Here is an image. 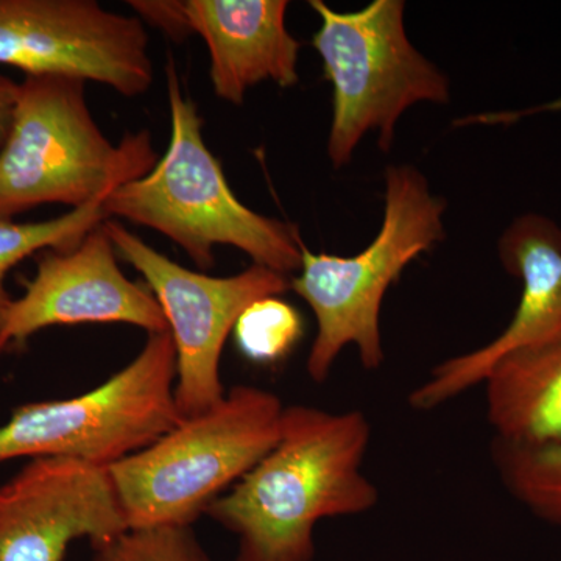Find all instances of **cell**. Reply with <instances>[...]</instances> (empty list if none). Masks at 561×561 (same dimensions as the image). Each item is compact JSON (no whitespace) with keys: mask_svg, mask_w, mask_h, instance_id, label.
Segmentation results:
<instances>
[{"mask_svg":"<svg viewBox=\"0 0 561 561\" xmlns=\"http://www.w3.org/2000/svg\"><path fill=\"white\" fill-rule=\"evenodd\" d=\"M128 5L139 14L140 21L161 28L172 39L183 41L190 36L181 0H131Z\"/></svg>","mask_w":561,"mask_h":561,"instance_id":"obj_19","label":"cell"},{"mask_svg":"<svg viewBox=\"0 0 561 561\" xmlns=\"http://www.w3.org/2000/svg\"><path fill=\"white\" fill-rule=\"evenodd\" d=\"M300 313L278 297L253 302L236 323L234 335L247 359L272 364L286 357L301 337Z\"/></svg>","mask_w":561,"mask_h":561,"instance_id":"obj_17","label":"cell"},{"mask_svg":"<svg viewBox=\"0 0 561 561\" xmlns=\"http://www.w3.org/2000/svg\"><path fill=\"white\" fill-rule=\"evenodd\" d=\"M87 81L69 76H25L9 138L0 149V219L43 205L83 208L158 162L150 131L113 144L84 94Z\"/></svg>","mask_w":561,"mask_h":561,"instance_id":"obj_3","label":"cell"},{"mask_svg":"<svg viewBox=\"0 0 561 561\" xmlns=\"http://www.w3.org/2000/svg\"><path fill=\"white\" fill-rule=\"evenodd\" d=\"M446 203L435 197L412 165H389L379 234L356 256L312 253L302 242L301 267L290 290L308 302L317 320L306 371L324 383L346 346H356L362 367L376 371L386 360L381 309L391 284L413 260L445 239Z\"/></svg>","mask_w":561,"mask_h":561,"instance_id":"obj_4","label":"cell"},{"mask_svg":"<svg viewBox=\"0 0 561 561\" xmlns=\"http://www.w3.org/2000/svg\"><path fill=\"white\" fill-rule=\"evenodd\" d=\"M103 202H92L49 220L0 219V341L14 300L5 287L11 268L33 254L46 250H70L79 245L92 228L108 219Z\"/></svg>","mask_w":561,"mask_h":561,"instance_id":"obj_16","label":"cell"},{"mask_svg":"<svg viewBox=\"0 0 561 561\" xmlns=\"http://www.w3.org/2000/svg\"><path fill=\"white\" fill-rule=\"evenodd\" d=\"M171 332L149 334L138 356L87 393L28 402L0 426V461L66 457L108 470L180 423Z\"/></svg>","mask_w":561,"mask_h":561,"instance_id":"obj_7","label":"cell"},{"mask_svg":"<svg viewBox=\"0 0 561 561\" xmlns=\"http://www.w3.org/2000/svg\"><path fill=\"white\" fill-rule=\"evenodd\" d=\"M190 35L209 51L214 94L241 106L247 91L262 81L279 88L300 81L301 44L287 31L286 0H181Z\"/></svg>","mask_w":561,"mask_h":561,"instance_id":"obj_13","label":"cell"},{"mask_svg":"<svg viewBox=\"0 0 561 561\" xmlns=\"http://www.w3.org/2000/svg\"><path fill=\"white\" fill-rule=\"evenodd\" d=\"M500 260L522 280L511 323L481 348L449 357L432 368L409 394L413 411L430 412L482 386L505 357L537 348L561 334V228L552 219L526 214L501 236Z\"/></svg>","mask_w":561,"mask_h":561,"instance_id":"obj_12","label":"cell"},{"mask_svg":"<svg viewBox=\"0 0 561 561\" xmlns=\"http://www.w3.org/2000/svg\"><path fill=\"white\" fill-rule=\"evenodd\" d=\"M309 5L321 21L312 46L332 87L328 157L334 169L348 164L370 131H378L379 147L389 151L398 122L416 103L449 102L448 77L408 38L402 0H373L350 13L321 0Z\"/></svg>","mask_w":561,"mask_h":561,"instance_id":"obj_6","label":"cell"},{"mask_svg":"<svg viewBox=\"0 0 561 561\" xmlns=\"http://www.w3.org/2000/svg\"><path fill=\"white\" fill-rule=\"evenodd\" d=\"M540 113H561V95L556 101L546 103L541 106H531V108L518 111H501V113H485L479 116L465 117V119L457 121V127H465V125H512L515 122L524 119V117L534 116Z\"/></svg>","mask_w":561,"mask_h":561,"instance_id":"obj_20","label":"cell"},{"mask_svg":"<svg viewBox=\"0 0 561 561\" xmlns=\"http://www.w3.org/2000/svg\"><path fill=\"white\" fill-rule=\"evenodd\" d=\"M91 561H210L192 527L128 529L94 548Z\"/></svg>","mask_w":561,"mask_h":561,"instance_id":"obj_18","label":"cell"},{"mask_svg":"<svg viewBox=\"0 0 561 561\" xmlns=\"http://www.w3.org/2000/svg\"><path fill=\"white\" fill-rule=\"evenodd\" d=\"M20 83L0 72V149L9 138L11 122H13L14 106H16Z\"/></svg>","mask_w":561,"mask_h":561,"instance_id":"obj_21","label":"cell"},{"mask_svg":"<svg viewBox=\"0 0 561 561\" xmlns=\"http://www.w3.org/2000/svg\"><path fill=\"white\" fill-rule=\"evenodd\" d=\"M117 256L105 221L73 249L43 251L24 295L11 305L0 354L60 324L122 323L147 334L168 332L160 302L149 287L124 275Z\"/></svg>","mask_w":561,"mask_h":561,"instance_id":"obj_10","label":"cell"},{"mask_svg":"<svg viewBox=\"0 0 561 561\" xmlns=\"http://www.w3.org/2000/svg\"><path fill=\"white\" fill-rule=\"evenodd\" d=\"M149 33L94 0H0V66L69 76L138 98L153 83Z\"/></svg>","mask_w":561,"mask_h":561,"instance_id":"obj_9","label":"cell"},{"mask_svg":"<svg viewBox=\"0 0 561 561\" xmlns=\"http://www.w3.org/2000/svg\"><path fill=\"white\" fill-rule=\"evenodd\" d=\"M117 254L144 276L160 302L176 351L175 404L181 420L208 412L227 391L220 378L225 343L247 308L290 290V278L261 265L238 275L190 271L151 249L121 221L105 220Z\"/></svg>","mask_w":561,"mask_h":561,"instance_id":"obj_8","label":"cell"},{"mask_svg":"<svg viewBox=\"0 0 561 561\" xmlns=\"http://www.w3.org/2000/svg\"><path fill=\"white\" fill-rule=\"evenodd\" d=\"M364 412L286 405L278 442L206 516L238 538L234 561H313L323 519L371 512L379 502L364 461Z\"/></svg>","mask_w":561,"mask_h":561,"instance_id":"obj_1","label":"cell"},{"mask_svg":"<svg viewBox=\"0 0 561 561\" xmlns=\"http://www.w3.org/2000/svg\"><path fill=\"white\" fill-rule=\"evenodd\" d=\"M128 530L108 470L66 457L31 459L0 485V561H65Z\"/></svg>","mask_w":561,"mask_h":561,"instance_id":"obj_11","label":"cell"},{"mask_svg":"<svg viewBox=\"0 0 561 561\" xmlns=\"http://www.w3.org/2000/svg\"><path fill=\"white\" fill-rule=\"evenodd\" d=\"M284 409L273 391L236 386L208 412L110 467L128 529L192 527L276 445Z\"/></svg>","mask_w":561,"mask_h":561,"instance_id":"obj_5","label":"cell"},{"mask_svg":"<svg viewBox=\"0 0 561 561\" xmlns=\"http://www.w3.org/2000/svg\"><path fill=\"white\" fill-rule=\"evenodd\" d=\"M482 386L494 440L524 446L561 442V334L505 357Z\"/></svg>","mask_w":561,"mask_h":561,"instance_id":"obj_14","label":"cell"},{"mask_svg":"<svg viewBox=\"0 0 561 561\" xmlns=\"http://www.w3.org/2000/svg\"><path fill=\"white\" fill-rule=\"evenodd\" d=\"M171 140L147 175L122 184L103 202L108 219L151 228L175 242L198 272L214 267V249L234 247L254 265L289 276L300 271L302 239L287 221L254 213L231 191L203 139L197 105L184 94L172 58L165 66Z\"/></svg>","mask_w":561,"mask_h":561,"instance_id":"obj_2","label":"cell"},{"mask_svg":"<svg viewBox=\"0 0 561 561\" xmlns=\"http://www.w3.org/2000/svg\"><path fill=\"white\" fill-rule=\"evenodd\" d=\"M491 460L513 500L541 522L561 527V442L524 446L493 440Z\"/></svg>","mask_w":561,"mask_h":561,"instance_id":"obj_15","label":"cell"}]
</instances>
